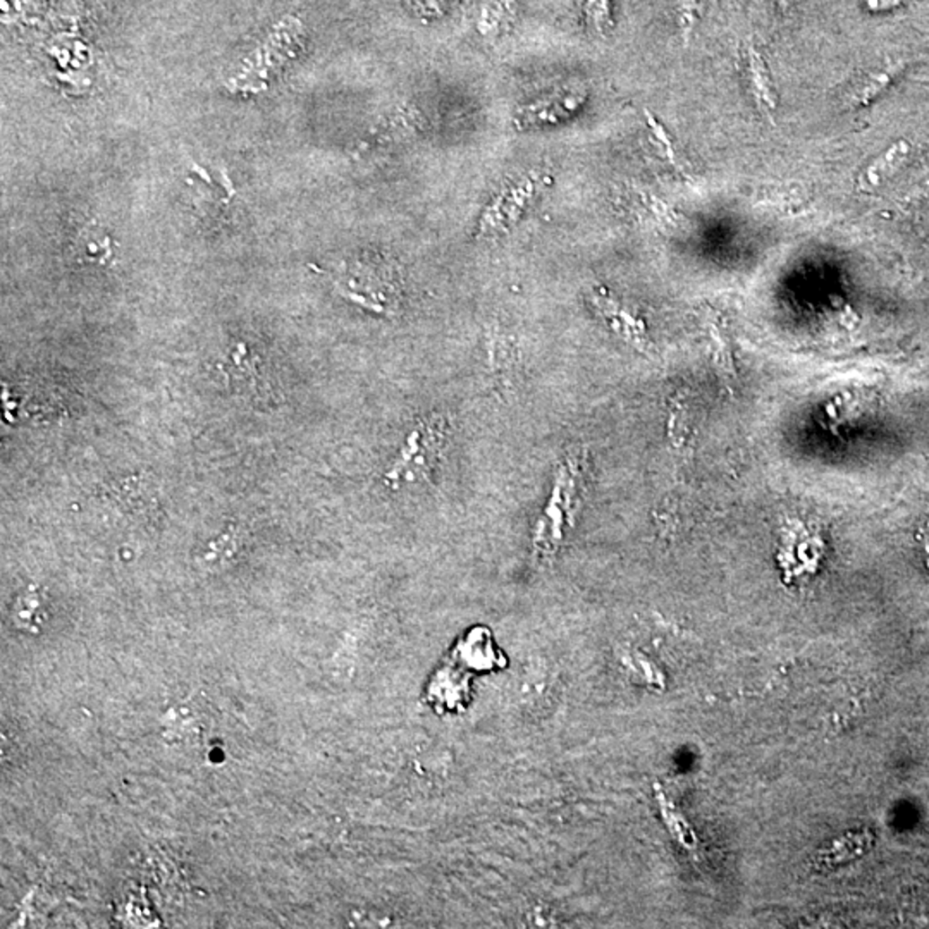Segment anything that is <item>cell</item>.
Instances as JSON below:
<instances>
[{
  "label": "cell",
  "instance_id": "obj_7",
  "mask_svg": "<svg viewBox=\"0 0 929 929\" xmlns=\"http://www.w3.org/2000/svg\"><path fill=\"white\" fill-rule=\"evenodd\" d=\"M696 11L697 0H680V26L685 41H688L692 28L696 24Z\"/></svg>",
  "mask_w": 929,
  "mask_h": 929
},
{
  "label": "cell",
  "instance_id": "obj_8",
  "mask_svg": "<svg viewBox=\"0 0 929 929\" xmlns=\"http://www.w3.org/2000/svg\"><path fill=\"white\" fill-rule=\"evenodd\" d=\"M900 2H902V0H867V5H869L871 9H887V7L897 5V4H900Z\"/></svg>",
  "mask_w": 929,
  "mask_h": 929
},
{
  "label": "cell",
  "instance_id": "obj_5",
  "mask_svg": "<svg viewBox=\"0 0 929 929\" xmlns=\"http://www.w3.org/2000/svg\"><path fill=\"white\" fill-rule=\"evenodd\" d=\"M645 121L649 124V127L653 129V135L656 136V140L660 142L661 148H662V153L666 155V159L671 162V165H673L679 172L685 174V169H683V165H681L680 161H679V155H677V152H675V146L671 144V138H670L668 131L661 126V123H658V119H656L649 110H645Z\"/></svg>",
  "mask_w": 929,
  "mask_h": 929
},
{
  "label": "cell",
  "instance_id": "obj_6",
  "mask_svg": "<svg viewBox=\"0 0 929 929\" xmlns=\"http://www.w3.org/2000/svg\"><path fill=\"white\" fill-rule=\"evenodd\" d=\"M585 13L596 24L599 31H602L604 24L609 22V2L608 0H587Z\"/></svg>",
  "mask_w": 929,
  "mask_h": 929
},
{
  "label": "cell",
  "instance_id": "obj_1",
  "mask_svg": "<svg viewBox=\"0 0 929 929\" xmlns=\"http://www.w3.org/2000/svg\"><path fill=\"white\" fill-rule=\"evenodd\" d=\"M747 74H749L747 78L750 84V92L754 95V101H756L759 112L769 123H775V119H773L775 110H776L775 86L771 82L769 71L766 67V62L752 43L747 45Z\"/></svg>",
  "mask_w": 929,
  "mask_h": 929
},
{
  "label": "cell",
  "instance_id": "obj_2",
  "mask_svg": "<svg viewBox=\"0 0 929 929\" xmlns=\"http://www.w3.org/2000/svg\"><path fill=\"white\" fill-rule=\"evenodd\" d=\"M908 155V144L898 142L893 144L888 150H885L874 162L867 165L866 171L861 176V188H876L880 183L888 178L891 172H895Z\"/></svg>",
  "mask_w": 929,
  "mask_h": 929
},
{
  "label": "cell",
  "instance_id": "obj_3",
  "mask_svg": "<svg viewBox=\"0 0 929 929\" xmlns=\"http://www.w3.org/2000/svg\"><path fill=\"white\" fill-rule=\"evenodd\" d=\"M537 183L536 176H525L521 178L515 186H512L510 189H504L506 191V198H504V206H503V221H501V229L499 232H504L508 229L515 226L523 212V208L527 206V204L530 202V198L534 197L536 193Z\"/></svg>",
  "mask_w": 929,
  "mask_h": 929
},
{
  "label": "cell",
  "instance_id": "obj_4",
  "mask_svg": "<svg viewBox=\"0 0 929 929\" xmlns=\"http://www.w3.org/2000/svg\"><path fill=\"white\" fill-rule=\"evenodd\" d=\"M902 69V66L898 64H890L885 69L874 73V74H869L866 80L863 82V84L852 93L850 97V102L848 105L852 109H857V107H866L869 103L872 102L876 97H880L888 86L891 84V82L897 78L898 71Z\"/></svg>",
  "mask_w": 929,
  "mask_h": 929
}]
</instances>
